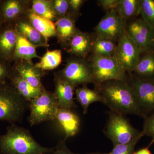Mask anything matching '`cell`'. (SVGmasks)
Masks as SVG:
<instances>
[{
  "label": "cell",
  "mask_w": 154,
  "mask_h": 154,
  "mask_svg": "<svg viewBox=\"0 0 154 154\" xmlns=\"http://www.w3.org/2000/svg\"><path fill=\"white\" fill-rule=\"evenodd\" d=\"M141 54L137 45L125 31L117 42L113 57L126 71H133Z\"/></svg>",
  "instance_id": "9c48e42d"
},
{
  "label": "cell",
  "mask_w": 154,
  "mask_h": 154,
  "mask_svg": "<svg viewBox=\"0 0 154 154\" xmlns=\"http://www.w3.org/2000/svg\"><path fill=\"white\" fill-rule=\"evenodd\" d=\"M32 13L52 21L56 14L53 3L44 0H34L32 5Z\"/></svg>",
  "instance_id": "83f0119b"
},
{
  "label": "cell",
  "mask_w": 154,
  "mask_h": 154,
  "mask_svg": "<svg viewBox=\"0 0 154 154\" xmlns=\"http://www.w3.org/2000/svg\"><path fill=\"white\" fill-rule=\"evenodd\" d=\"M125 31L142 53L154 50V28L142 19H135L126 24Z\"/></svg>",
  "instance_id": "30bf717a"
},
{
  "label": "cell",
  "mask_w": 154,
  "mask_h": 154,
  "mask_svg": "<svg viewBox=\"0 0 154 154\" xmlns=\"http://www.w3.org/2000/svg\"><path fill=\"white\" fill-rule=\"evenodd\" d=\"M140 56L133 71L136 76L142 79H154V51Z\"/></svg>",
  "instance_id": "d6986e66"
},
{
  "label": "cell",
  "mask_w": 154,
  "mask_h": 154,
  "mask_svg": "<svg viewBox=\"0 0 154 154\" xmlns=\"http://www.w3.org/2000/svg\"><path fill=\"white\" fill-rule=\"evenodd\" d=\"M116 46L115 42L96 36L92 43L91 50L93 54L103 57H111L114 55Z\"/></svg>",
  "instance_id": "cb8c5ba5"
},
{
  "label": "cell",
  "mask_w": 154,
  "mask_h": 154,
  "mask_svg": "<svg viewBox=\"0 0 154 154\" xmlns=\"http://www.w3.org/2000/svg\"><path fill=\"white\" fill-rule=\"evenodd\" d=\"M128 82L132 88L139 106L145 116L154 112V79L134 77Z\"/></svg>",
  "instance_id": "ba28073f"
},
{
  "label": "cell",
  "mask_w": 154,
  "mask_h": 154,
  "mask_svg": "<svg viewBox=\"0 0 154 154\" xmlns=\"http://www.w3.org/2000/svg\"><path fill=\"white\" fill-rule=\"evenodd\" d=\"M29 19L31 25L41 33L47 43L50 38L57 35L55 24L51 20L32 12L29 14Z\"/></svg>",
  "instance_id": "ffe728a7"
},
{
  "label": "cell",
  "mask_w": 154,
  "mask_h": 154,
  "mask_svg": "<svg viewBox=\"0 0 154 154\" xmlns=\"http://www.w3.org/2000/svg\"><path fill=\"white\" fill-rule=\"evenodd\" d=\"M53 150L40 145L28 129L16 124L0 135V154H50Z\"/></svg>",
  "instance_id": "7a4b0ae2"
},
{
  "label": "cell",
  "mask_w": 154,
  "mask_h": 154,
  "mask_svg": "<svg viewBox=\"0 0 154 154\" xmlns=\"http://www.w3.org/2000/svg\"><path fill=\"white\" fill-rule=\"evenodd\" d=\"M118 2V0H99L98 3L102 8L109 11L116 9Z\"/></svg>",
  "instance_id": "e575fe53"
},
{
  "label": "cell",
  "mask_w": 154,
  "mask_h": 154,
  "mask_svg": "<svg viewBox=\"0 0 154 154\" xmlns=\"http://www.w3.org/2000/svg\"><path fill=\"white\" fill-rule=\"evenodd\" d=\"M29 102L8 80L0 84V121L12 124L22 122Z\"/></svg>",
  "instance_id": "3957f363"
},
{
  "label": "cell",
  "mask_w": 154,
  "mask_h": 154,
  "mask_svg": "<svg viewBox=\"0 0 154 154\" xmlns=\"http://www.w3.org/2000/svg\"><path fill=\"white\" fill-rule=\"evenodd\" d=\"M126 22L115 9L108 11L95 27L96 36L118 42L125 33Z\"/></svg>",
  "instance_id": "52a82bcc"
},
{
  "label": "cell",
  "mask_w": 154,
  "mask_h": 154,
  "mask_svg": "<svg viewBox=\"0 0 154 154\" xmlns=\"http://www.w3.org/2000/svg\"><path fill=\"white\" fill-rule=\"evenodd\" d=\"M55 25L57 34L62 41L69 40L77 31L74 21L69 16L61 17Z\"/></svg>",
  "instance_id": "d4e9b609"
},
{
  "label": "cell",
  "mask_w": 154,
  "mask_h": 154,
  "mask_svg": "<svg viewBox=\"0 0 154 154\" xmlns=\"http://www.w3.org/2000/svg\"><path fill=\"white\" fill-rule=\"evenodd\" d=\"M133 154H151V153L149 150L148 148H145L141 149L136 152H134Z\"/></svg>",
  "instance_id": "8d00e7d4"
},
{
  "label": "cell",
  "mask_w": 154,
  "mask_h": 154,
  "mask_svg": "<svg viewBox=\"0 0 154 154\" xmlns=\"http://www.w3.org/2000/svg\"><path fill=\"white\" fill-rule=\"evenodd\" d=\"M56 119L63 128L65 140L68 138L75 136L79 131L81 126L80 117L70 109L58 108Z\"/></svg>",
  "instance_id": "4fadbf2b"
},
{
  "label": "cell",
  "mask_w": 154,
  "mask_h": 154,
  "mask_svg": "<svg viewBox=\"0 0 154 154\" xmlns=\"http://www.w3.org/2000/svg\"><path fill=\"white\" fill-rule=\"evenodd\" d=\"M8 80L13 85L18 93L28 102L41 94L45 88L38 89L30 85L17 72L11 69Z\"/></svg>",
  "instance_id": "9a60e30c"
},
{
  "label": "cell",
  "mask_w": 154,
  "mask_h": 154,
  "mask_svg": "<svg viewBox=\"0 0 154 154\" xmlns=\"http://www.w3.org/2000/svg\"><path fill=\"white\" fill-rule=\"evenodd\" d=\"M17 38L15 28L7 27L0 31V59L7 62L14 59Z\"/></svg>",
  "instance_id": "5bb4252c"
},
{
  "label": "cell",
  "mask_w": 154,
  "mask_h": 154,
  "mask_svg": "<svg viewBox=\"0 0 154 154\" xmlns=\"http://www.w3.org/2000/svg\"><path fill=\"white\" fill-rule=\"evenodd\" d=\"M17 42L14 59H24L31 63L32 59L39 58L36 54V46L17 32Z\"/></svg>",
  "instance_id": "ac0fdd59"
},
{
  "label": "cell",
  "mask_w": 154,
  "mask_h": 154,
  "mask_svg": "<svg viewBox=\"0 0 154 154\" xmlns=\"http://www.w3.org/2000/svg\"><path fill=\"white\" fill-rule=\"evenodd\" d=\"M0 10L5 22L16 20L23 12V5L20 1L8 0L2 3Z\"/></svg>",
  "instance_id": "484cf974"
},
{
  "label": "cell",
  "mask_w": 154,
  "mask_h": 154,
  "mask_svg": "<svg viewBox=\"0 0 154 154\" xmlns=\"http://www.w3.org/2000/svg\"><path fill=\"white\" fill-rule=\"evenodd\" d=\"M61 62L62 53L60 50H48L41 58L40 61L36 63L34 66L39 69L49 70L57 67Z\"/></svg>",
  "instance_id": "4316f807"
},
{
  "label": "cell",
  "mask_w": 154,
  "mask_h": 154,
  "mask_svg": "<svg viewBox=\"0 0 154 154\" xmlns=\"http://www.w3.org/2000/svg\"><path fill=\"white\" fill-rule=\"evenodd\" d=\"M141 3V0H118L115 10L126 21L140 14Z\"/></svg>",
  "instance_id": "603a6c76"
},
{
  "label": "cell",
  "mask_w": 154,
  "mask_h": 154,
  "mask_svg": "<svg viewBox=\"0 0 154 154\" xmlns=\"http://www.w3.org/2000/svg\"><path fill=\"white\" fill-rule=\"evenodd\" d=\"M50 154H78L72 152L68 148L66 144L65 140L60 141Z\"/></svg>",
  "instance_id": "836d02e7"
},
{
  "label": "cell",
  "mask_w": 154,
  "mask_h": 154,
  "mask_svg": "<svg viewBox=\"0 0 154 154\" xmlns=\"http://www.w3.org/2000/svg\"><path fill=\"white\" fill-rule=\"evenodd\" d=\"M90 64L95 86L110 80L128 81L126 70L114 57H103L93 54Z\"/></svg>",
  "instance_id": "277c9868"
},
{
  "label": "cell",
  "mask_w": 154,
  "mask_h": 154,
  "mask_svg": "<svg viewBox=\"0 0 154 154\" xmlns=\"http://www.w3.org/2000/svg\"><path fill=\"white\" fill-rule=\"evenodd\" d=\"M143 136L144 134L141 131L139 135L133 139L128 143L114 146L110 152L104 154H133L135 147Z\"/></svg>",
  "instance_id": "f546056e"
},
{
  "label": "cell",
  "mask_w": 154,
  "mask_h": 154,
  "mask_svg": "<svg viewBox=\"0 0 154 154\" xmlns=\"http://www.w3.org/2000/svg\"><path fill=\"white\" fill-rule=\"evenodd\" d=\"M15 70L34 88L38 89L44 88L42 85V73L40 69L36 68L31 63L27 61L17 64Z\"/></svg>",
  "instance_id": "e0dca14e"
},
{
  "label": "cell",
  "mask_w": 154,
  "mask_h": 154,
  "mask_svg": "<svg viewBox=\"0 0 154 154\" xmlns=\"http://www.w3.org/2000/svg\"><path fill=\"white\" fill-rule=\"evenodd\" d=\"M60 76L76 87L93 83L91 64L82 59L69 60Z\"/></svg>",
  "instance_id": "8fae6325"
},
{
  "label": "cell",
  "mask_w": 154,
  "mask_h": 154,
  "mask_svg": "<svg viewBox=\"0 0 154 154\" xmlns=\"http://www.w3.org/2000/svg\"><path fill=\"white\" fill-rule=\"evenodd\" d=\"M53 6L56 14L64 17L69 9V1L55 0L53 2Z\"/></svg>",
  "instance_id": "1f68e13d"
},
{
  "label": "cell",
  "mask_w": 154,
  "mask_h": 154,
  "mask_svg": "<svg viewBox=\"0 0 154 154\" xmlns=\"http://www.w3.org/2000/svg\"><path fill=\"white\" fill-rule=\"evenodd\" d=\"M85 154H104L101 153H87Z\"/></svg>",
  "instance_id": "f35d334b"
},
{
  "label": "cell",
  "mask_w": 154,
  "mask_h": 154,
  "mask_svg": "<svg viewBox=\"0 0 154 154\" xmlns=\"http://www.w3.org/2000/svg\"><path fill=\"white\" fill-rule=\"evenodd\" d=\"M142 19L154 28V0H141Z\"/></svg>",
  "instance_id": "f1b7e54d"
},
{
  "label": "cell",
  "mask_w": 154,
  "mask_h": 154,
  "mask_svg": "<svg viewBox=\"0 0 154 154\" xmlns=\"http://www.w3.org/2000/svg\"><path fill=\"white\" fill-rule=\"evenodd\" d=\"M15 29L18 33L25 37L36 46H48V43L41 33L32 25L27 22H20L17 23Z\"/></svg>",
  "instance_id": "7402d4cb"
},
{
  "label": "cell",
  "mask_w": 154,
  "mask_h": 154,
  "mask_svg": "<svg viewBox=\"0 0 154 154\" xmlns=\"http://www.w3.org/2000/svg\"><path fill=\"white\" fill-rule=\"evenodd\" d=\"M2 21H4V19H3L2 16V13H1V10H0V25L2 23Z\"/></svg>",
  "instance_id": "74e56055"
},
{
  "label": "cell",
  "mask_w": 154,
  "mask_h": 154,
  "mask_svg": "<svg viewBox=\"0 0 154 154\" xmlns=\"http://www.w3.org/2000/svg\"><path fill=\"white\" fill-rule=\"evenodd\" d=\"M54 94L59 108L71 109L77 107L74 100V91L76 86L60 76L56 77Z\"/></svg>",
  "instance_id": "7c38bea8"
},
{
  "label": "cell",
  "mask_w": 154,
  "mask_h": 154,
  "mask_svg": "<svg viewBox=\"0 0 154 154\" xmlns=\"http://www.w3.org/2000/svg\"><path fill=\"white\" fill-rule=\"evenodd\" d=\"M103 103L114 113L134 114L144 118L145 116L139 106L134 93L128 81L110 80L96 86Z\"/></svg>",
  "instance_id": "6da1fadb"
},
{
  "label": "cell",
  "mask_w": 154,
  "mask_h": 154,
  "mask_svg": "<svg viewBox=\"0 0 154 154\" xmlns=\"http://www.w3.org/2000/svg\"><path fill=\"white\" fill-rule=\"evenodd\" d=\"M77 101L83 108V113L87 114L88 108L92 103L96 102L103 103V99L97 90H91L87 86H84L76 90Z\"/></svg>",
  "instance_id": "44dd1931"
},
{
  "label": "cell",
  "mask_w": 154,
  "mask_h": 154,
  "mask_svg": "<svg viewBox=\"0 0 154 154\" xmlns=\"http://www.w3.org/2000/svg\"><path fill=\"white\" fill-rule=\"evenodd\" d=\"M84 1L82 0H69V8L74 12L79 11L80 7L82 5Z\"/></svg>",
  "instance_id": "d590c367"
},
{
  "label": "cell",
  "mask_w": 154,
  "mask_h": 154,
  "mask_svg": "<svg viewBox=\"0 0 154 154\" xmlns=\"http://www.w3.org/2000/svg\"><path fill=\"white\" fill-rule=\"evenodd\" d=\"M8 62L0 59V84L6 82L11 72V69L9 67Z\"/></svg>",
  "instance_id": "d6a6232c"
},
{
  "label": "cell",
  "mask_w": 154,
  "mask_h": 154,
  "mask_svg": "<svg viewBox=\"0 0 154 154\" xmlns=\"http://www.w3.org/2000/svg\"><path fill=\"white\" fill-rule=\"evenodd\" d=\"M124 116L110 112L104 133L113 143V146L128 143L140 134Z\"/></svg>",
  "instance_id": "8992f818"
},
{
  "label": "cell",
  "mask_w": 154,
  "mask_h": 154,
  "mask_svg": "<svg viewBox=\"0 0 154 154\" xmlns=\"http://www.w3.org/2000/svg\"><path fill=\"white\" fill-rule=\"evenodd\" d=\"M143 129L142 131L144 136L146 135L152 138L150 145L154 143V112L150 116L144 117Z\"/></svg>",
  "instance_id": "4dcf8cb0"
},
{
  "label": "cell",
  "mask_w": 154,
  "mask_h": 154,
  "mask_svg": "<svg viewBox=\"0 0 154 154\" xmlns=\"http://www.w3.org/2000/svg\"><path fill=\"white\" fill-rule=\"evenodd\" d=\"M69 41L70 52L79 57H85L92 49L91 37L87 33L77 30Z\"/></svg>",
  "instance_id": "2e32d148"
},
{
  "label": "cell",
  "mask_w": 154,
  "mask_h": 154,
  "mask_svg": "<svg viewBox=\"0 0 154 154\" xmlns=\"http://www.w3.org/2000/svg\"><path fill=\"white\" fill-rule=\"evenodd\" d=\"M29 108L30 114L28 121L32 126L44 122L55 120L59 107L54 93L45 89L39 96L29 102Z\"/></svg>",
  "instance_id": "5b68a950"
}]
</instances>
